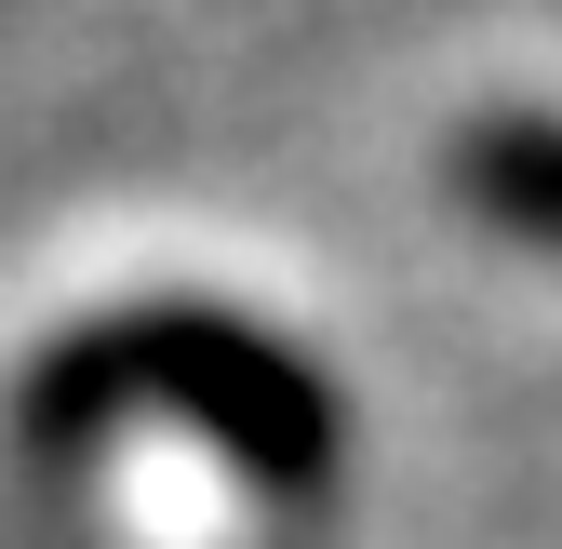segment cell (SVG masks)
<instances>
[{
	"label": "cell",
	"instance_id": "obj_1",
	"mask_svg": "<svg viewBox=\"0 0 562 549\" xmlns=\"http://www.w3.org/2000/svg\"><path fill=\"white\" fill-rule=\"evenodd\" d=\"M456 188L496 228H522V242L562 255V121H482L469 148H456Z\"/></svg>",
	"mask_w": 562,
	"mask_h": 549
}]
</instances>
